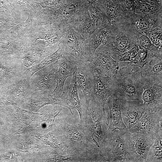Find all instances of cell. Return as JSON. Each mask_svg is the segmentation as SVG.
<instances>
[{
    "label": "cell",
    "instance_id": "obj_1",
    "mask_svg": "<svg viewBox=\"0 0 162 162\" xmlns=\"http://www.w3.org/2000/svg\"><path fill=\"white\" fill-rule=\"evenodd\" d=\"M141 69L137 65L127 64L113 77L115 93L122 100L142 103Z\"/></svg>",
    "mask_w": 162,
    "mask_h": 162
},
{
    "label": "cell",
    "instance_id": "obj_2",
    "mask_svg": "<svg viewBox=\"0 0 162 162\" xmlns=\"http://www.w3.org/2000/svg\"><path fill=\"white\" fill-rule=\"evenodd\" d=\"M141 35L127 21L112 29L103 44L111 56L118 61L120 55L133 47Z\"/></svg>",
    "mask_w": 162,
    "mask_h": 162
},
{
    "label": "cell",
    "instance_id": "obj_3",
    "mask_svg": "<svg viewBox=\"0 0 162 162\" xmlns=\"http://www.w3.org/2000/svg\"><path fill=\"white\" fill-rule=\"evenodd\" d=\"M85 40L71 25H66L58 44L62 50L64 59L74 66L89 62L85 48Z\"/></svg>",
    "mask_w": 162,
    "mask_h": 162
},
{
    "label": "cell",
    "instance_id": "obj_4",
    "mask_svg": "<svg viewBox=\"0 0 162 162\" xmlns=\"http://www.w3.org/2000/svg\"><path fill=\"white\" fill-rule=\"evenodd\" d=\"M88 112V138L94 145L98 143L101 150L105 146L109 133L108 119L105 110L94 97L90 102Z\"/></svg>",
    "mask_w": 162,
    "mask_h": 162
},
{
    "label": "cell",
    "instance_id": "obj_5",
    "mask_svg": "<svg viewBox=\"0 0 162 162\" xmlns=\"http://www.w3.org/2000/svg\"><path fill=\"white\" fill-rule=\"evenodd\" d=\"M126 131L116 129L109 132L102 152L105 162H130L128 145L124 135Z\"/></svg>",
    "mask_w": 162,
    "mask_h": 162
},
{
    "label": "cell",
    "instance_id": "obj_6",
    "mask_svg": "<svg viewBox=\"0 0 162 162\" xmlns=\"http://www.w3.org/2000/svg\"><path fill=\"white\" fill-rule=\"evenodd\" d=\"M142 104L146 111L162 109V76H142Z\"/></svg>",
    "mask_w": 162,
    "mask_h": 162
},
{
    "label": "cell",
    "instance_id": "obj_7",
    "mask_svg": "<svg viewBox=\"0 0 162 162\" xmlns=\"http://www.w3.org/2000/svg\"><path fill=\"white\" fill-rule=\"evenodd\" d=\"M129 150L130 162H146L150 148L155 136L132 132L127 130L124 133Z\"/></svg>",
    "mask_w": 162,
    "mask_h": 162
},
{
    "label": "cell",
    "instance_id": "obj_8",
    "mask_svg": "<svg viewBox=\"0 0 162 162\" xmlns=\"http://www.w3.org/2000/svg\"><path fill=\"white\" fill-rule=\"evenodd\" d=\"M88 2L84 0H60L54 7L50 8L47 13L52 22L56 24H70L76 14L87 6Z\"/></svg>",
    "mask_w": 162,
    "mask_h": 162
},
{
    "label": "cell",
    "instance_id": "obj_9",
    "mask_svg": "<svg viewBox=\"0 0 162 162\" xmlns=\"http://www.w3.org/2000/svg\"><path fill=\"white\" fill-rule=\"evenodd\" d=\"M60 60H58L39 70L34 73L30 80L29 90L52 92L56 83V72L58 69Z\"/></svg>",
    "mask_w": 162,
    "mask_h": 162
},
{
    "label": "cell",
    "instance_id": "obj_10",
    "mask_svg": "<svg viewBox=\"0 0 162 162\" xmlns=\"http://www.w3.org/2000/svg\"><path fill=\"white\" fill-rule=\"evenodd\" d=\"M91 70L104 76L113 77L119 70L118 62L110 55L104 45H100L89 62Z\"/></svg>",
    "mask_w": 162,
    "mask_h": 162
},
{
    "label": "cell",
    "instance_id": "obj_11",
    "mask_svg": "<svg viewBox=\"0 0 162 162\" xmlns=\"http://www.w3.org/2000/svg\"><path fill=\"white\" fill-rule=\"evenodd\" d=\"M162 12L137 14L129 16L127 21L141 35L156 27L162 28Z\"/></svg>",
    "mask_w": 162,
    "mask_h": 162
},
{
    "label": "cell",
    "instance_id": "obj_12",
    "mask_svg": "<svg viewBox=\"0 0 162 162\" xmlns=\"http://www.w3.org/2000/svg\"><path fill=\"white\" fill-rule=\"evenodd\" d=\"M91 70L93 75L94 96L105 110L108 99L115 93L113 77L106 76L95 71Z\"/></svg>",
    "mask_w": 162,
    "mask_h": 162
},
{
    "label": "cell",
    "instance_id": "obj_13",
    "mask_svg": "<svg viewBox=\"0 0 162 162\" xmlns=\"http://www.w3.org/2000/svg\"><path fill=\"white\" fill-rule=\"evenodd\" d=\"M160 129H162V109L155 111H146L137 123L128 130L155 136Z\"/></svg>",
    "mask_w": 162,
    "mask_h": 162
},
{
    "label": "cell",
    "instance_id": "obj_14",
    "mask_svg": "<svg viewBox=\"0 0 162 162\" xmlns=\"http://www.w3.org/2000/svg\"><path fill=\"white\" fill-rule=\"evenodd\" d=\"M62 128L64 134V142L67 147L76 150H82L86 147L89 139L87 134L81 126H77L64 120Z\"/></svg>",
    "mask_w": 162,
    "mask_h": 162
},
{
    "label": "cell",
    "instance_id": "obj_15",
    "mask_svg": "<svg viewBox=\"0 0 162 162\" xmlns=\"http://www.w3.org/2000/svg\"><path fill=\"white\" fill-rule=\"evenodd\" d=\"M77 87L83 92L88 111L93 94V75L89 62L75 66Z\"/></svg>",
    "mask_w": 162,
    "mask_h": 162
},
{
    "label": "cell",
    "instance_id": "obj_16",
    "mask_svg": "<svg viewBox=\"0 0 162 162\" xmlns=\"http://www.w3.org/2000/svg\"><path fill=\"white\" fill-rule=\"evenodd\" d=\"M121 100L122 120L128 130H129L137 123L146 110L139 102Z\"/></svg>",
    "mask_w": 162,
    "mask_h": 162
},
{
    "label": "cell",
    "instance_id": "obj_17",
    "mask_svg": "<svg viewBox=\"0 0 162 162\" xmlns=\"http://www.w3.org/2000/svg\"><path fill=\"white\" fill-rule=\"evenodd\" d=\"M113 27L109 23L98 27L85 40V48L89 61L98 48L105 43Z\"/></svg>",
    "mask_w": 162,
    "mask_h": 162
},
{
    "label": "cell",
    "instance_id": "obj_18",
    "mask_svg": "<svg viewBox=\"0 0 162 162\" xmlns=\"http://www.w3.org/2000/svg\"><path fill=\"white\" fill-rule=\"evenodd\" d=\"M109 23L116 27L125 23L128 16L120 0H102Z\"/></svg>",
    "mask_w": 162,
    "mask_h": 162
},
{
    "label": "cell",
    "instance_id": "obj_19",
    "mask_svg": "<svg viewBox=\"0 0 162 162\" xmlns=\"http://www.w3.org/2000/svg\"><path fill=\"white\" fill-rule=\"evenodd\" d=\"M70 24L85 40L97 28L87 9V6L76 14Z\"/></svg>",
    "mask_w": 162,
    "mask_h": 162
},
{
    "label": "cell",
    "instance_id": "obj_20",
    "mask_svg": "<svg viewBox=\"0 0 162 162\" xmlns=\"http://www.w3.org/2000/svg\"><path fill=\"white\" fill-rule=\"evenodd\" d=\"M121 102V99L115 94L110 97L106 101V104L109 108L110 113L109 132L116 129L121 131L128 130L122 120Z\"/></svg>",
    "mask_w": 162,
    "mask_h": 162
},
{
    "label": "cell",
    "instance_id": "obj_21",
    "mask_svg": "<svg viewBox=\"0 0 162 162\" xmlns=\"http://www.w3.org/2000/svg\"><path fill=\"white\" fill-rule=\"evenodd\" d=\"M58 70L56 72V83L55 87L51 92L52 95L58 99H64V86L67 78L71 76L75 71L74 66L68 60L63 58L60 59Z\"/></svg>",
    "mask_w": 162,
    "mask_h": 162
},
{
    "label": "cell",
    "instance_id": "obj_22",
    "mask_svg": "<svg viewBox=\"0 0 162 162\" xmlns=\"http://www.w3.org/2000/svg\"><path fill=\"white\" fill-rule=\"evenodd\" d=\"M87 9L97 28L109 23L102 0H90Z\"/></svg>",
    "mask_w": 162,
    "mask_h": 162
},
{
    "label": "cell",
    "instance_id": "obj_23",
    "mask_svg": "<svg viewBox=\"0 0 162 162\" xmlns=\"http://www.w3.org/2000/svg\"><path fill=\"white\" fill-rule=\"evenodd\" d=\"M140 72L143 76H162V56H152L141 69Z\"/></svg>",
    "mask_w": 162,
    "mask_h": 162
},
{
    "label": "cell",
    "instance_id": "obj_24",
    "mask_svg": "<svg viewBox=\"0 0 162 162\" xmlns=\"http://www.w3.org/2000/svg\"><path fill=\"white\" fill-rule=\"evenodd\" d=\"M71 81L68 91L65 98L70 101L74 108L78 111L81 120L83 116L80 100L78 95V89L76 80V73L74 71L71 76Z\"/></svg>",
    "mask_w": 162,
    "mask_h": 162
},
{
    "label": "cell",
    "instance_id": "obj_25",
    "mask_svg": "<svg viewBox=\"0 0 162 162\" xmlns=\"http://www.w3.org/2000/svg\"><path fill=\"white\" fill-rule=\"evenodd\" d=\"M162 129L155 135L154 142L151 146L147 157L146 162L162 161Z\"/></svg>",
    "mask_w": 162,
    "mask_h": 162
},
{
    "label": "cell",
    "instance_id": "obj_26",
    "mask_svg": "<svg viewBox=\"0 0 162 162\" xmlns=\"http://www.w3.org/2000/svg\"><path fill=\"white\" fill-rule=\"evenodd\" d=\"M64 57L61 49L58 46L57 50L50 56L44 58L39 64L27 68V74L30 78L36 72L41 69Z\"/></svg>",
    "mask_w": 162,
    "mask_h": 162
},
{
    "label": "cell",
    "instance_id": "obj_27",
    "mask_svg": "<svg viewBox=\"0 0 162 162\" xmlns=\"http://www.w3.org/2000/svg\"><path fill=\"white\" fill-rule=\"evenodd\" d=\"M162 12V6L148 0H138L135 13L143 14Z\"/></svg>",
    "mask_w": 162,
    "mask_h": 162
},
{
    "label": "cell",
    "instance_id": "obj_28",
    "mask_svg": "<svg viewBox=\"0 0 162 162\" xmlns=\"http://www.w3.org/2000/svg\"><path fill=\"white\" fill-rule=\"evenodd\" d=\"M138 52V46L136 43L133 47L120 55V58L118 61L126 62L137 65L139 67Z\"/></svg>",
    "mask_w": 162,
    "mask_h": 162
},
{
    "label": "cell",
    "instance_id": "obj_29",
    "mask_svg": "<svg viewBox=\"0 0 162 162\" xmlns=\"http://www.w3.org/2000/svg\"><path fill=\"white\" fill-rule=\"evenodd\" d=\"M136 43L140 47L151 53H156L162 52V50L159 49L154 45L146 35H142L139 37Z\"/></svg>",
    "mask_w": 162,
    "mask_h": 162
},
{
    "label": "cell",
    "instance_id": "obj_30",
    "mask_svg": "<svg viewBox=\"0 0 162 162\" xmlns=\"http://www.w3.org/2000/svg\"><path fill=\"white\" fill-rule=\"evenodd\" d=\"M146 35L154 45L162 50V28H155L148 31Z\"/></svg>",
    "mask_w": 162,
    "mask_h": 162
},
{
    "label": "cell",
    "instance_id": "obj_31",
    "mask_svg": "<svg viewBox=\"0 0 162 162\" xmlns=\"http://www.w3.org/2000/svg\"><path fill=\"white\" fill-rule=\"evenodd\" d=\"M122 6L128 16L135 13L138 0H120Z\"/></svg>",
    "mask_w": 162,
    "mask_h": 162
},
{
    "label": "cell",
    "instance_id": "obj_32",
    "mask_svg": "<svg viewBox=\"0 0 162 162\" xmlns=\"http://www.w3.org/2000/svg\"><path fill=\"white\" fill-rule=\"evenodd\" d=\"M138 46L139 66L141 69L148 60L150 56L148 51L140 48L138 45Z\"/></svg>",
    "mask_w": 162,
    "mask_h": 162
},
{
    "label": "cell",
    "instance_id": "obj_33",
    "mask_svg": "<svg viewBox=\"0 0 162 162\" xmlns=\"http://www.w3.org/2000/svg\"><path fill=\"white\" fill-rule=\"evenodd\" d=\"M44 8H51L55 7L60 0H34Z\"/></svg>",
    "mask_w": 162,
    "mask_h": 162
},
{
    "label": "cell",
    "instance_id": "obj_34",
    "mask_svg": "<svg viewBox=\"0 0 162 162\" xmlns=\"http://www.w3.org/2000/svg\"><path fill=\"white\" fill-rule=\"evenodd\" d=\"M22 59L23 64L26 68L31 67L36 63V61L34 59L28 56H25L24 57L22 58Z\"/></svg>",
    "mask_w": 162,
    "mask_h": 162
},
{
    "label": "cell",
    "instance_id": "obj_35",
    "mask_svg": "<svg viewBox=\"0 0 162 162\" xmlns=\"http://www.w3.org/2000/svg\"><path fill=\"white\" fill-rule=\"evenodd\" d=\"M162 6V0H148Z\"/></svg>",
    "mask_w": 162,
    "mask_h": 162
},
{
    "label": "cell",
    "instance_id": "obj_36",
    "mask_svg": "<svg viewBox=\"0 0 162 162\" xmlns=\"http://www.w3.org/2000/svg\"><path fill=\"white\" fill-rule=\"evenodd\" d=\"M88 2L90 0H86Z\"/></svg>",
    "mask_w": 162,
    "mask_h": 162
},
{
    "label": "cell",
    "instance_id": "obj_37",
    "mask_svg": "<svg viewBox=\"0 0 162 162\" xmlns=\"http://www.w3.org/2000/svg\"></svg>",
    "mask_w": 162,
    "mask_h": 162
}]
</instances>
